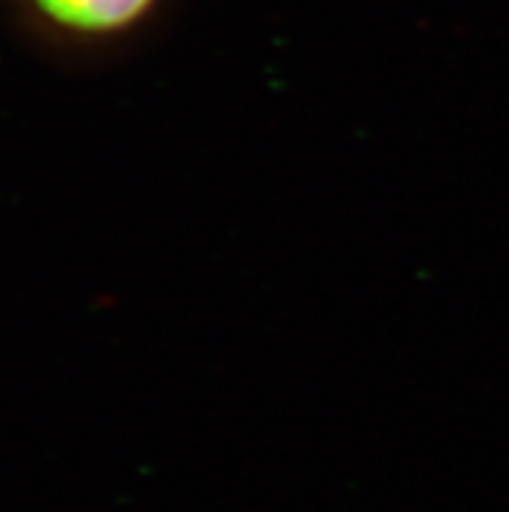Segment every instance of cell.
Segmentation results:
<instances>
[{"instance_id":"1","label":"cell","mask_w":509,"mask_h":512,"mask_svg":"<svg viewBox=\"0 0 509 512\" xmlns=\"http://www.w3.org/2000/svg\"><path fill=\"white\" fill-rule=\"evenodd\" d=\"M52 34L78 42L120 37L141 24L159 0H26Z\"/></svg>"}]
</instances>
